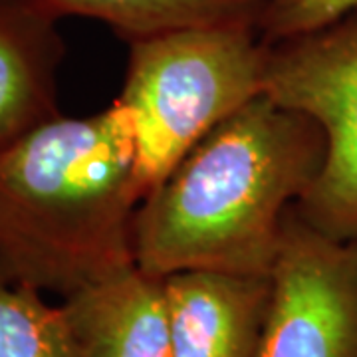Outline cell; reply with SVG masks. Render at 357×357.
<instances>
[{"instance_id":"cell-1","label":"cell","mask_w":357,"mask_h":357,"mask_svg":"<svg viewBox=\"0 0 357 357\" xmlns=\"http://www.w3.org/2000/svg\"><path fill=\"white\" fill-rule=\"evenodd\" d=\"M326 137L307 115L260 96L230 115L137 208V266L157 278L208 270L270 276L288 208L316 183Z\"/></svg>"},{"instance_id":"cell-2","label":"cell","mask_w":357,"mask_h":357,"mask_svg":"<svg viewBox=\"0 0 357 357\" xmlns=\"http://www.w3.org/2000/svg\"><path fill=\"white\" fill-rule=\"evenodd\" d=\"M143 199L123 103L52 117L0 153V274L68 298L137 264Z\"/></svg>"},{"instance_id":"cell-3","label":"cell","mask_w":357,"mask_h":357,"mask_svg":"<svg viewBox=\"0 0 357 357\" xmlns=\"http://www.w3.org/2000/svg\"><path fill=\"white\" fill-rule=\"evenodd\" d=\"M266 62L255 26L183 28L129 44L117 100L131 117L145 197L213 129L264 96Z\"/></svg>"},{"instance_id":"cell-4","label":"cell","mask_w":357,"mask_h":357,"mask_svg":"<svg viewBox=\"0 0 357 357\" xmlns=\"http://www.w3.org/2000/svg\"><path fill=\"white\" fill-rule=\"evenodd\" d=\"M266 44L264 96L314 119L326 137L324 167L296 208L333 238L357 241V13Z\"/></svg>"},{"instance_id":"cell-5","label":"cell","mask_w":357,"mask_h":357,"mask_svg":"<svg viewBox=\"0 0 357 357\" xmlns=\"http://www.w3.org/2000/svg\"><path fill=\"white\" fill-rule=\"evenodd\" d=\"M256 357H357V241L321 232L296 204L282 222Z\"/></svg>"},{"instance_id":"cell-6","label":"cell","mask_w":357,"mask_h":357,"mask_svg":"<svg viewBox=\"0 0 357 357\" xmlns=\"http://www.w3.org/2000/svg\"><path fill=\"white\" fill-rule=\"evenodd\" d=\"M171 357H256L270 276L189 270L165 276Z\"/></svg>"},{"instance_id":"cell-7","label":"cell","mask_w":357,"mask_h":357,"mask_svg":"<svg viewBox=\"0 0 357 357\" xmlns=\"http://www.w3.org/2000/svg\"><path fill=\"white\" fill-rule=\"evenodd\" d=\"M82 357H171L165 280L137 264L64 298Z\"/></svg>"},{"instance_id":"cell-8","label":"cell","mask_w":357,"mask_h":357,"mask_svg":"<svg viewBox=\"0 0 357 357\" xmlns=\"http://www.w3.org/2000/svg\"><path fill=\"white\" fill-rule=\"evenodd\" d=\"M64 54L56 18L24 0H0V153L60 115L56 74Z\"/></svg>"},{"instance_id":"cell-9","label":"cell","mask_w":357,"mask_h":357,"mask_svg":"<svg viewBox=\"0 0 357 357\" xmlns=\"http://www.w3.org/2000/svg\"><path fill=\"white\" fill-rule=\"evenodd\" d=\"M44 14L91 18L128 44L183 28L255 26L262 0H24Z\"/></svg>"},{"instance_id":"cell-10","label":"cell","mask_w":357,"mask_h":357,"mask_svg":"<svg viewBox=\"0 0 357 357\" xmlns=\"http://www.w3.org/2000/svg\"><path fill=\"white\" fill-rule=\"evenodd\" d=\"M0 357H82L64 306L0 274Z\"/></svg>"},{"instance_id":"cell-11","label":"cell","mask_w":357,"mask_h":357,"mask_svg":"<svg viewBox=\"0 0 357 357\" xmlns=\"http://www.w3.org/2000/svg\"><path fill=\"white\" fill-rule=\"evenodd\" d=\"M354 13H357V0H262L256 32L264 42H280Z\"/></svg>"}]
</instances>
